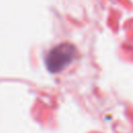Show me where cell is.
Masks as SVG:
<instances>
[{"label":"cell","mask_w":133,"mask_h":133,"mask_svg":"<svg viewBox=\"0 0 133 133\" xmlns=\"http://www.w3.org/2000/svg\"><path fill=\"white\" fill-rule=\"evenodd\" d=\"M76 48L70 43H62L53 47L45 58L46 68L50 73H58L65 69L75 58Z\"/></svg>","instance_id":"obj_1"}]
</instances>
